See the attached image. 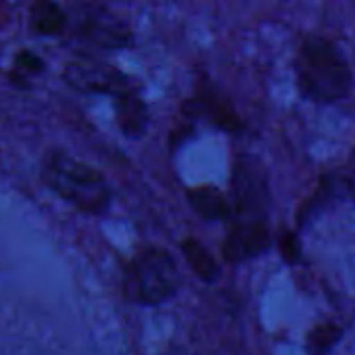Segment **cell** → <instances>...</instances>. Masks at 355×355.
Instances as JSON below:
<instances>
[{
  "label": "cell",
  "instance_id": "9c48e42d",
  "mask_svg": "<svg viewBox=\"0 0 355 355\" xmlns=\"http://www.w3.org/2000/svg\"><path fill=\"white\" fill-rule=\"evenodd\" d=\"M189 201H191V207L197 211V216L207 220V222L224 220L230 214L226 197L218 189H214V187L191 189L189 191Z\"/></svg>",
  "mask_w": 355,
  "mask_h": 355
},
{
  "label": "cell",
  "instance_id": "4fadbf2b",
  "mask_svg": "<svg viewBox=\"0 0 355 355\" xmlns=\"http://www.w3.org/2000/svg\"><path fill=\"white\" fill-rule=\"evenodd\" d=\"M280 251H282V257L288 261V263H295L299 259V243L295 239V234L286 232L282 239H280Z\"/></svg>",
  "mask_w": 355,
  "mask_h": 355
},
{
  "label": "cell",
  "instance_id": "7a4b0ae2",
  "mask_svg": "<svg viewBox=\"0 0 355 355\" xmlns=\"http://www.w3.org/2000/svg\"><path fill=\"white\" fill-rule=\"evenodd\" d=\"M42 175L51 191L86 214H101L109 203L111 193L105 178L90 165L63 153L49 155Z\"/></svg>",
  "mask_w": 355,
  "mask_h": 355
},
{
  "label": "cell",
  "instance_id": "3957f363",
  "mask_svg": "<svg viewBox=\"0 0 355 355\" xmlns=\"http://www.w3.org/2000/svg\"><path fill=\"white\" fill-rule=\"evenodd\" d=\"M180 284L178 266L163 249H144L125 270L123 293L134 303L157 305L169 299Z\"/></svg>",
  "mask_w": 355,
  "mask_h": 355
},
{
  "label": "cell",
  "instance_id": "8992f818",
  "mask_svg": "<svg viewBox=\"0 0 355 355\" xmlns=\"http://www.w3.org/2000/svg\"><path fill=\"white\" fill-rule=\"evenodd\" d=\"M78 34L86 40L96 42L98 46H123L130 38L128 30L109 13H105V9H84L78 19Z\"/></svg>",
  "mask_w": 355,
  "mask_h": 355
},
{
  "label": "cell",
  "instance_id": "7c38bea8",
  "mask_svg": "<svg viewBox=\"0 0 355 355\" xmlns=\"http://www.w3.org/2000/svg\"><path fill=\"white\" fill-rule=\"evenodd\" d=\"M40 69H42V61H40V57H36V55H32V53L24 51V53H19V55H17V61H15V67H13V76H15V78H19V80H26V78L36 76Z\"/></svg>",
  "mask_w": 355,
  "mask_h": 355
},
{
  "label": "cell",
  "instance_id": "8fae6325",
  "mask_svg": "<svg viewBox=\"0 0 355 355\" xmlns=\"http://www.w3.org/2000/svg\"><path fill=\"white\" fill-rule=\"evenodd\" d=\"M343 330L336 326V324H322V326H315L309 336H307V349H309V355H324L328 353L340 338Z\"/></svg>",
  "mask_w": 355,
  "mask_h": 355
},
{
  "label": "cell",
  "instance_id": "ba28073f",
  "mask_svg": "<svg viewBox=\"0 0 355 355\" xmlns=\"http://www.w3.org/2000/svg\"><path fill=\"white\" fill-rule=\"evenodd\" d=\"M67 26L65 13L53 3V0H34L30 11V28L42 36L63 34Z\"/></svg>",
  "mask_w": 355,
  "mask_h": 355
},
{
  "label": "cell",
  "instance_id": "5bb4252c",
  "mask_svg": "<svg viewBox=\"0 0 355 355\" xmlns=\"http://www.w3.org/2000/svg\"><path fill=\"white\" fill-rule=\"evenodd\" d=\"M347 184L355 191V148H353L351 159H349V175H347Z\"/></svg>",
  "mask_w": 355,
  "mask_h": 355
},
{
  "label": "cell",
  "instance_id": "277c9868",
  "mask_svg": "<svg viewBox=\"0 0 355 355\" xmlns=\"http://www.w3.org/2000/svg\"><path fill=\"white\" fill-rule=\"evenodd\" d=\"M65 80L84 92H105V94H125L130 92L128 78L111 65L96 61H78L65 69Z\"/></svg>",
  "mask_w": 355,
  "mask_h": 355
},
{
  "label": "cell",
  "instance_id": "30bf717a",
  "mask_svg": "<svg viewBox=\"0 0 355 355\" xmlns=\"http://www.w3.org/2000/svg\"><path fill=\"white\" fill-rule=\"evenodd\" d=\"M182 253H184L189 266L193 268V272L199 278H203L207 282H211V280L218 278V263H216V259L211 257V253L201 243H197L195 239H187L182 243Z\"/></svg>",
  "mask_w": 355,
  "mask_h": 355
},
{
  "label": "cell",
  "instance_id": "5b68a950",
  "mask_svg": "<svg viewBox=\"0 0 355 355\" xmlns=\"http://www.w3.org/2000/svg\"><path fill=\"white\" fill-rule=\"evenodd\" d=\"M268 247H270V232L266 224L261 220H245L228 232L222 253L226 261L241 263L263 253Z\"/></svg>",
  "mask_w": 355,
  "mask_h": 355
},
{
  "label": "cell",
  "instance_id": "52a82bcc",
  "mask_svg": "<svg viewBox=\"0 0 355 355\" xmlns=\"http://www.w3.org/2000/svg\"><path fill=\"white\" fill-rule=\"evenodd\" d=\"M115 109H117L119 128L128 136L142 134V130L146 128V121H148V113H146V105L132 90L115 96Z\"/></svg>",
  "mask_w": 355,
  "mask_h": 355
},
{
  "label": "cell",
  "instance_id": "6da1fadb",
  "mask_svg": "<svg viewBox=\"0 0 355 355\" xmlns=\"http://www.w3.org/2000/svg\"><path fill=\"white\" fill-rule=\"evenodd\" d=\"M293 67L299 94L311 103L332 105L351 92V67L334 40L324 34L309 32L301 38Z\"/></svg>",
  "mask_w": 355,
  "mask_h": 355
}]
</instances>
